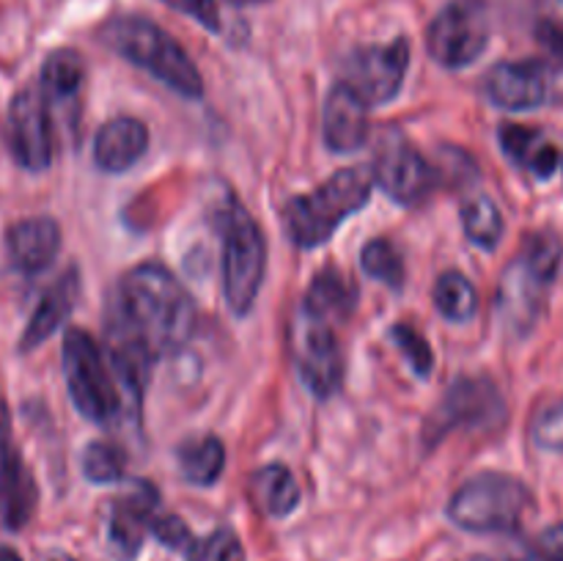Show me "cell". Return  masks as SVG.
I'll return each instance as SVG.
<instances>
[{"label": "cell", "mask_w": 563, "mask_h": 561, "mask_svg": "<svg viewBox=\"0 0 563 561\" xmlns=\"http://www.w3.org/2000/svg\"><path fill=\"white\" fill-rule=\"evenodd\" d=\"M234 6H258V3H267V0H231Z\"/></svg>", "instance_id": "f35d334b"}, {"label": "cell", "mask_w": 563, "mask_h": 561, "mask_svg": "<svg viewBox=\"0 0 563 561\" xmlns=\"http://www.w3.org/2000/svg\"><path fill=\"white\" fill-rule=\"evenodd\" d=\"M506 157L533 174L537 179H550L559 168V148L544 138L542 130L526 124H504L498 132Z\"/></svg>", "instance_id": "7402d4cb"}, {"label": "cell", "mask_w": 563, "mask_h": 561, "mask_svg": "<svg viewBox=\"0 0 563 561\" xmlns=\"http://www.w3.org/2000/svg\"><path fill=\"white\" fill-rule=\"evenodd\" d=\"M372 176L374 185L383 187L401 207H418L434 190L438 179L432 163L399 130H388L379 138Z\"/></svg>", "instance_id": "9c48e42d"}, {"label": "cell", "mask_w": 563, "mask_h": 561, "mask_svg": "<svg viewBox=\"0 0 563 561\" xmlns=\"http://www.w3.org/2000/svg\"><path fill=\"white\" fill-rule=\"evenodd\" d=\"M489 102L500 110H537L550 97V77L533 61H506L489 69L484 80Z\"/></svg>", "instance_id": "2e32d148"}, {"label": "cell", "mask_w": 563, "mask_h": 561, "mask_svg": "<svg viewBox=\"0 0 563 561\" xmlns=\"http://www.w3.org/2000/svg\"><path fill=\"white\" fill-rule=\"evenodd\" d=\"M121 324L154 355L176 352L196 328V302L163 264H137L119 286Z\"/></svg>", "instance_id": "6da1fadb"}, {"label": "cell", "mask_w": 563, "mask_h": 561, "mask_svg": "<svg viewBox=\"0 0 563 561\" xmlns=\"http://www.w3.org/2000/svg\"><path fill=\"white\" fill-rule=\"evenodd\" d=\"M77 297H80V275L77 270H66L58 280L44 289V295L38 297V306L33 308L31 319L25 324V333L20 339V350L31 352L38 344L49 339L55 330H60L66 324V319L71 317L77 306Z\"/></svg>", "instance_id": "d6986e66"}, {"label": "cell", "mask_w": 563, "mask_h": 561, "mask_svg": "<svg viewBox=\"0 0 563 561\" xmlns=\"http://www.w3.org/2000/svg\"><path fill=\"white\" fill-rule=\"evenodd\" d=\"M390 341L399 346V352L407 358V363H410L412 372H416L418 377H429V374H432L434 352L421 330H416L407 322H399L390 328Z\"/></svg>", "instance_id": "4dcf8cb0"}, {"label": "cell", "mask_w": 563, "mask_h": 561, "mask_svg": "<svg viewBox=\"0 0 563 561\" xmlns=\"http://www.w3.org/2000/svg\"><path fill=\"white\" fill-rule=\"evenodd\" d=\"M542 42L563 55V31L555 25H542Z\"/></svg>", "instance_id": "d590c367"}, {"label": "cell", "mask_w": 563, "mask_h": 561, "mask_svg": "<svg viewBox=\"0 0 563 561\" xmlns=\"http://www.w3.org/2000/svg\"><path fill=\"white\" fill-rule=\"evenodd\" d=\"M251 493L258 509L269 517H289L300 506V484L280 462H269L253 473Z\"/></svg>", "instance_id": "603a6c76"}, {"label": "cell", "mask_w": 563, "mask_h": 561, "mask_svg": "<svg viewBox=\"0 0 563 561\" xmlns=\"http://www.w3.org/2000/svg\"><path fill=\"white\" fill-rule=\"evenodd\" d=\"M504 396L487 377H462L451 385L443 405L434 413V435L443 438L454 427H489L504 421Z\"/></svg>", "instance_id": "4fadbf2b"}, {"label": "cell", "mask_w": 563, "mask_h": 561, "mask_svg": "<svg viewBox=\"0 0 563 561\" xmlns=\"http://www.w3.org/2000/svg\"><path fill=\"white\" fill-rule=\"evenodd\" d=\"M148 531L165 544V548H185V544L192 542L190 531H187L185 520L176 515H157L152 520V528Z\"/></svg>", "instance_id": "d6a6232c"}, {"label": "cell", "mask_w": 563, "mask_h": 561, "mask_svg": "<svg viewBox=\"0 0 563 561\" xmlns=\"http://www.w3.org/2000/svg\"><path fill=\"white\" fill-rule=\"evenodd\" d=\"M434 308L440 311V317L449 319V322H471L478 311V292L473 286V280L467 278L460 270H449V273L440 275L434 280L432 292Z\"/></svg>", "instance_id": "484cf974"}, {"label": "cell", "mask_w": 563, "mask_h": 561, "mask_svg": "<svg viewBox=\"0 0 563 561\" xmlns=\"http://www.w3.org/2000/svg\"><path fill=\"white\" fill-rule=\"evenodd\" d=\"M148 148V127L132 116H119L99 127L93 138V160L108 174H124Z\"/></svg>", "instance_id": "ffe728a7"}, {"label": "cell", "mask_w": 563, "mask_h": 561, "mask_svg": "<svg viewBox=\"0 0 563 561\" xmlns=\"http://www.w3.org/2000/svg\"><path fill=\"white\" fill-rule=\"evenodd\" d=\"M515 561H542V559H539V556H537V553H533V550H528V553L517 556V559H515Z\"/></svg>", "instance_id": "74e56055"}, {"label": "cell", "mask_w": 563, "mask_h": 561, "mask_svg": "<svg viewBox=\"0 0 563 561\" xmlns=\"http://www.w3.org/2000/svg\"><path fill=\"white\" fill-rule=\"evenodd\" d=\"M165 6H170L174 11L192 16L196 22H201L207 31H218L220 16H218V3L214 0H163Z\"/></svg>", "instance_id": "836d02e7"}, {"label": "cell", "mask_w": 563, "mask_h": 561, "mask_svg": "<svg viewBox=\"0 0 563 561\" xmlns=\"http://www.w3.org/2000/svg\"><path fill=\"white\" fill-rule=\"evenodd\" d=\"M38 490L20 451L11 446L9 416L0 405V526L16 531L25 526L36 509Z\"/></svg>", "instance_id": "9a60e30c"}, {"label": "cell", "mask_w": 563, "mask_h": 561, "mask_svg": "<svg viewBox=\"0 0 563 561\" xmlns=\"http://www.w3.org/2000/svg\"><path fill=\"white\" fill-rule=\"evenodd\" d=\"M533 506V495L520 479L506 473H482L462 484L449 501V517L465 531H517Z\"/></svg>", "instance_id": "5b68a950"}, {"label": "cell", "mask_w": 563, "mask_h": 561, "mask_svg": "<svg viewBox=\"0 0 563 561\" xmlns=\"http://www.w3.org/2000/svg\"><path fill=\"white\" fill-rule=\"evenodd\" d=\"M410 69V42L405 36L357 47L344 64V80L368 108L388 105L401 91Z\"/></svg>", "instance_id": "30bf717a"}, {"label": "cell", "mask_w": 563, "mask_h": 561, "mask_svg": "<svg viewBox=\"0 0 563 561\" xmlns=\"http://www.w3.org/2000/svg\"><path fill=\"white\" fill-rule=\"evenodd\" d=\"M295 361L306 388L319 399L339 394L344 383V352L335 324L300 314L295 324Z\"/></svg>", "instance_id": "8fae6325"}, {"label": "cell", "mask_w": 563, "mask_h": 561, "mask_svg": "<svg viewBox=\"0 0 563 561\" xmlns=\"http://www.w3.org/2000/svg\"><path fill=\"white\" fill-rule=\"evenodd\" d=\"M99 42L185 99L203 94V77L187 50L146 16L121 14L99 28Z\"/></svg>", "instance_id": "7a4b0ae2"}, {"label": "cell", "mask_w": 563, "mask_h": 561, "mask_svg": "<svg viewBox=\"0 0 563 561\" xmlns=\"http://www.w3.org/2000/svg\"><path fill=\"white\" fill-rule=\"evenodd\" d=\"M374 176L366 165H350L330 176L308 196H297L284 207V229L300 248H319L341 229L344 220L372 201Z\"/></svg>", "instance_id": "3957f363"}, {"label": "cell", "mask_w": 563, "mask_h": 561, "mask_svg": "<svg viewBox=\"0 0 563 561\" xmlns=\"http://www.w3.org/2000/svg\"><path fill=\"white\" fill-rule=\"evenodd\" d=\"M561 262L563 253L559 242L550 237H531L515 262L504 270L495 311L511 336H528L539 322L550 286L559 278Z\"/></svg>", "instance_id": "277c9868"}, {"label": "cell", "mask_w": 563, "mask_h": 561, "mask_svg": "<svg viewBox=\"0 0 563 561\" xmlns=\"http://www.w3.org/2000/svg\"><path fill=\"white\" fill-rule=\"evenodd\" d=\"M462 229L473 245L482 248V251H495L504 240L506 223L493 198L476 196L462 207Z\"/></svg>", "instance_id": "4316f807"}, {"label": "cell", "mask_w": 563, "mask_h": 561, "mask_svg": "<svg viewBox=\"0 0 563 561\" xmlns=\"http://www.w3.org/2000/svg\"><path fill=\"white\" fill-rule=\"evenodd\" d=\"M176 460H179L185 482L196 484V487H209V484L218 482L225 468V446L218 435H203V438L181 443L176 451Z\"/></svg>", "instance_id": "d4e9b609"}, {"label": "cell", "mask_w": 563, "mask_h": 561, "mask_svg": "<svg viewBox=\"0 0 563 561\" xmlns=\"http://www.w3.org/2000/svg\"><path fill=\"white\" fill-rule=\"evenodd\" d=\"M187 561H245V548L231 528H218L187 544Z\"/></svg>", "instance_id": "f546056e"}, {"label": "cell", "mask_w": 563, "mask_h": 561, "mask_svg": "<svg viewBox=\"0 0 563 561\" xmlns=\"http://www.w3.org/2000/svg\"><path fill=\"white\" fill-rule=\"evenodd\" d=\"M55 561H71V559H55Z\"/></svg>", "instance_id": "60d3db41"}, {"label": "cell", "mask_w": 563, "mask_h": 561, "mask_svg": "<svg viewBox=\"0 0 563 561\" xmlns=\"http://www.w3.org/2000/svg\"><path fill=\"white\" fill-rule=\"evenodd\" d=\"M361 264L368 278L379 280L390 289H401V284H405V258H401L399 248L385 237H377L368 245H363Z\"/></svg>", "instance_id": "f1b7e54d"}, {"label": "cell", "mask_w": 563, "mask_h": 561, "mask_svg": "<svg viewBox=\"0 0 563 561\" xmlns=\"http://www.w3.org/2000/svg\"><path fill=\"white\" fill-rule=\"evenodd\" d=\"M0 561H22L20 553L11 548H0Z\"/></svg>", "instance_id": "8d00e7d4"}, {"label": "cell", "mask_w": 563, "mask_h": 561, "mask_svg": "<svg viewBox=\"0 0 563 561\" xmlns=\"http://www.w3.org/2000/svg\"><path fill=\"white\" fill-rule=\"evenodd\" d=\"M322 138L335 154H352L366 146L368 105L346 82H335L324 99Z\"/></svg>", "instance_id": "e0dca14e"}, {"label": "cell", "mask_w": 563, "mask_h": 561, "mask_svg": "<svg viewBox=\"0 0 563 561\" xmlns=\"http://www.w3.org/2000/svg\"><path fill=\"white\" fill-rule=\"evenodd\" d=\"M82 476L91 484H115L126 473V454L121 446L110 440H93L82 449L80 457Z\"/></svg>", "instance_id": "83f0119b"}, {"label": "cell", "mask_w": 563, "mask_h": 561, "mask_svg": "<svg viewBox=\"0 0 563 561\" xmlns=\"http://www.w3.org/2000/svg\"><path fill=\"white\" fill-rule=\"evenodd\" d=\"M9 146L25 170H44L53 163V119L38 86L22 88L11 99Z\"/></svg>", "instance_id": "7c38bea8"}, {"label": "cell", "mask_w": 563, "mask_h": 561, "mask_svg": "<svg viewBox=\"0 0 563 561\" xmlns=\"http://www.w3.org/2000/svg\"><path fill=\"white\" fill-rule=\"evenodd\" d=\"M533 553L542 561H563V522L544 528L539 534L537 544H533Z\"/></svg>", "instance_id": "e575fe53"}, {"label": "cell", "mask_w": 563, "mask_h": 561, "mask_svg": "<svg viewBox=\"0 0 563 561\" xmlns=\"http://www.w3.org/2000/svg\"><path fill=\"white\" fill-rule=\"evenodd\" d=\"M493 36L487 0H451L429 22L427 50L445 69L476 64Z\"/></svg>", "instance_id": "ba28073f"}, {"label": "cell", "mask_w": 563, "mask_h": 561, "mask_svg": "<svg viewBox=\"0 0 563 561\" xmlns=\"http://www.w3.org/2000/svg\"><path fill=\"white\" fill-rule=\"evenodd\" d=\"M531 438L539 449L563 454V402L542 407L531 424Z\"/></svg>", "instance_id": "1f68e13d"}, {"label": "cell", "mask_w": 563, "mask_h": 561, "mask_svg": "<svg viewBox=\"0 0 563 561\" xmlns=\"http://www.w3.org/2000/svg\"><path fill=\"white\" fill-rule=\"evenodd\" d=\"M561 3H563V0H561Z\"/></svg>", "instance_id": "b9f144b4"}, {"label": "cell", "mask_w": 563, "mask_h": 561, "mask_svg": "<svg viewBox=\"0 0 563 561\" xmlns=\"http://www.w3.org/2000/svg\"><path fill=\"white\" fill-rule=\"evenodd\" d=\"M157 509L159 495L148 482H135L121 498L113 501L108 515V548L115 559H135Z\"/></svg>", "instance_id": "5bb4252c"}, {"label": "cell", "mask_w": 563, "mask_h": 561, "mask_svg": "<svg viewBox=\"0 0 563 561\" xmlns=\"http://www.w3.org/2000/svg\"><path fill=\"white\" fill-rule=\"evenodd\" d=\"M473 561H493V559H484V556H478V559H473Z\"/></svg>", "instance_id": "ab89813d"}, {"label": "cell", "mask_w": 563, "mask_h": 561, "mask_svg": "<svg viewBox=\"0 0 563 561\" xmlns=\"http://www.w3.org/2000/svg\"><path fill=\"white\" fill-rule=\"evenodd\" d=\"M60 358H64L66 388L77 413L93 424L113 421L121 413V394L97 341L86 330H66Z\"/></svg>", "instance_id": "52a82bcc"}, {"label": "cell", "mask_w": 563, "mask_h": 561, "mask_svg": "<svg viewBox=\"0 0 563 561\" xmlns=\"http://www.w3.org/2000/svg\"><path fill=\"white\" fill-rule=\"evenodd\" d=\"M267 273V242L253 215L231 201L223 220V292L236 317H245L262 292Z\"/></svg>", "instance_id": "8992f818"}, {"label": "cell", "mask_w": 563, "mask_h": 561, "mask_svg": "<svg viewBox=\"0 0 563 561\" xmlns=\"http://www.w3.org/2000/svg\"><path fill=\"white\" fill-rule=\"evenodd\" d=\"M355 302L357 286L352 284L350 275H344L335 267H328L313 278L311 286H308L306 297H302L300 314L322 319V322L339 324L344 322V319H350Z\"/></svg>", "instance_id": "44dd1931"}, {"label": "cell", "mask_w": 563, "mask_h": 561, "mask_svg": "<svg viewBox=\"0 0 563 561\" xmlns=\"http://www.w3.org/2000/svg\"><path fill=\"white\" fill-rule=\"evenodd\" d=\"M5 251L20 273L36 275L55 262L60 251V229L53 218L16 220L5 231Z\"/></svg>", "instance_id": "ac0fdd59"}, {"label": "cell", "mask_w": 563, "mask_h": 561, "mask_svg": "<svg viewBox=\"0 0 563 561\" xmlns=\"http://www.w3.org/2000/svg\"><path fill=\"white\" fill-rule=\"evenodd\" d=\"M82 80H86V64L80 55L69 47L53 50L42 66V77H38V91L44 94L47 105H71L82 91Z\"/></svg>", "instance_id": "cb8c5ba5"}]
</instances>
